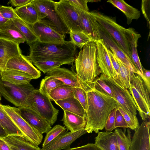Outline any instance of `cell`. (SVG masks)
I'll list each match as a JSON object with an SVG mask.
<instances>
[{
  "instance_id": "1",
  "label": "cell",
  "mask_w": 150,
  "mask_h": 150,
  "mask_svg": "<svg viewBox=\"0 0 150 150\" xmlns=\"http://www.w3.org/2000/svg\"><path fill=\"white\" fill-rule=\"evenodd\" d=\"M87 123L85 128L87 133H98L103 129L111 111L118 104L114 98L93 88L87 92Z\"/></svg>"
},
{
  "instance_id": "2",
  "label": "cell",
  "mask_w": 150,
  "mask_h": 150,
  "mask_svg": "<svg viewBox=\"0 0 150 150\" xmlns=\"http://www.w3.org/2000/svg\"><path fill=\"white\" fill-rule=\"evenodd\" d=\"M32 62L45 60L63 62L73 65L77 55V48L70 41L61 43H44L38 40L29 45Z\"/></svg>"
},
{
  "instance_id": "3",
  "label": "cell",
  "mask_w": 150,
  "mask_h": 150,
  "mask_svg": "<svg viewBox=\"0 0 150 150\" xmlns=\"http://www.w3.org/2000/svg\"><path fill=\"white\" fill-rule=\"evenodd\" d=\"M97 50L96 42L91 41L80 49L74 61L77 76L84 82L92 85L100 73L96 59Z\"/></svg>"
},
{
  "instance_id": "4",
  "label": "cell",
  "mask_w": 150,
  "mask_h": 150,
  "mask_svg": "<svg viewBox=\"0 0 150 150\" xmlns=\"http://www.w3.org/2000/svg\"><path fill=\"white\" fill-rule=\"evenodd\" d=\"M37 9L39 21L61 35L65 36L69 30L57 13L55 3L51 0H33Z\"/></svg>"
},
{
  "instance_id": "5",
  "label": "cell",
  "mask_w": 150,
  "mask_h": 150,
  "mask_svg": "<svg viewBox=\"0 0 150 150\" xmlns=\"http://www.w3.org/2000/svg\"><path fill=\"white\" fill-rule=\"evenodd\" d=\"M142 120L150 118V93L142 78L134 73L128 88Z\"/></svg>"
},
{
  "instance_id": "6",
  "label": "cell",
  "mask_w": 150,
  "mask_h": 150,
  "mask_svg": "<svg viewBox=\"0 0 150 150\" xmlns=\"http://www.w3.org/2000/svg\"><path fill=\"white\" fill-rule=\"evenodd\" d=\"M36 89L30 83L17 85L3 81L0 75V95L18 108L25 107L28 99Z\"/></svg>"
},
{
  "instance_id": "7",
  "label": "cell",
  "mask_w": 150,
  "mask_h": 150,
  "mask_svg": "<svg viewBox=\"0 0 150 150\" xmlns=\"http://www.w3.org/2000/svg\"><path fill=\"white\" fill-rule=\"evenodd\" d=\"M24 108L33 110L51 126L57 119L59 110L54 107L48 96L37 89L28 99Z\"/></svg>"
},
{
  "instance_id": "8",
  "label": "cell",
  "mask_w": 150,
  "mask_h": 150,
  "mask_svg": "<svg viewBox=\"0 0 150 150\" xmlns=\"http://www.w3.org/2000/svg\"><path fill=\"white\" fill-rule=\"evenodd\" d=\"M91 13L96 18L100 26L112 37L132 61L129 44L124 33L125 28L110 17L99 12Z\"/></svg>"
},
{
  "instance_id": "9",
  "label": "cell",
  "mask_w": 150,
  "mask_h": 150,
  "mask_svg": "<svg viewBox=\"0 0 150 150\" xmlns=\"http://www.w3.org/2000/svg\"><path fill=\"white\" fill-rule=\"evenodd\" d=\"M0 106L28 141L37 146L41 143L43 139L42 134L30 125L22 117L18 108L1 104Z\"/></svg>"
},
{
  "instance_id": "10",
  "label": "cell",
  "mask_w": 150,
  "mask_h": 150,
  "mask_svg": "<svg viewBox=\"0 0 150 150\" xmlns=\"http://www.w3.org/2000/svg\"><path fill=\"white\" fill-rule=\"evenodd\" d=\"M55 8L69 31H82L81 19L78 8L68 0L55 2Z\"/></svg>"
},
{
  "instance_id": "11",
  "label": "cell",
  "mask_w": 150,
  "mask_h": 150,
  "mask_svg": "<svg viewBox=\"0 0 150 150\" xmlns=\"http://www.w3.org/2000/svg\"><path fill=\"white\" fill-rule=\"evenodd\" d=\"M101 75L111 88L118 106L121 107L128 114L136 116L137 106L128 89L115 79L108 78L102 74Z\"/></svg>"
},
{
  "instance_id": "12",
  "label": "cell",
  "mask_w": 150,
  "mask_h": 150,
  "mask_svg": "<svg viewBox=\"0 0 150 150\" xmlns=\"http://www.w3.org/2000/svg\"><path fill=\"white\" fill-rule=\"evenodd\" d=\"M47 74L61 80L66 85L81 88L87 92L93 88V85L81 80L75 72L65 68H57L47 73Z\"/></svg>"
},
{
  "instance_id": "13",
  "label": "cell",
  "mask_w": 150,
  "mask_h": 150,
  "mask_svg": "<svg viewBox=\"0 0 150 150\" xmlns=\"http://www.w3.org/2000/svg\"><path fill=\"white\" fill-rule=\"evenodd\" d=\"M96 59L101 74L106 77L114 79L117 75L112 66L109 54L108 48L102 39L96 41Z\"/></svg>"
},
{
  "instance_id": "14",
  "label": "cell",
  "mask_w": 150,
  "mask_h": 150,
  "mask_svg": "<svg viewBox=\"0 0 150 150\" xmlns=\"http://www.w3.org/2000/svg\"><path fill=\"white\" fill-rule=\"evenodd\" d=\"M101 39L103 40L107 48L128 68L134 73L141 74L129 57L124 52L112 37L99 25Z\"/></svg>"
},
{
  "instance_id": "15",
  "label": "cell",
  "mask_w": 150,
  "mask_h": 150,
  "mask_svg": "<svg viewBox=\"0 0 150 150\" xmlns=\"http://www.w3.org/2000/svg\"><path fill=\"white\" fill-rule=\"evenodd\" d=\"M148 119L144 120L135 131L129 150H150V122Z\"/></svg>"
},
{
  "instance_id": "16",
  "label": "cell",
  "mask_w": 150,
  "mask_h": 150,
  "mask_svg": "<svg viewBox=\"0 0 150 150\" xmlns=\"http://www.w3.org/2000/svg\"><path fill=\"white\" fill-rule=\"evenodd\" d=\"M87 133L85 129L75 132H65L59 135L48 144L42 147L41 150H62L70 147L76 140Z\"/></svg>"
},
{
  "instance_id": "17",
  "label": "cell",
  "mask_w": 150,
  "mask_h": 150,
  "mask_svg": "<svg viewBox=\"0 0 150 150\" xmlns=\"http://www.w3.org/2000/svg\"><path fill=\"white\" fill-rule=\"evenodd\" d=\"M38 40L44 43H61L65 41L62 35L44 24L38 21L30 25Z\"/></svg>"
},
{
  "instance_id": "18",
  "label": "cell",
  "mask_w": 150,
  "mask_h": 150,
  "mask_svg": "<svg viewBox=\"0 0 150 150\" xmlns=\"http://www.w3.org/2000/svg\"><path fill=\"white\" fill-rule=\"evenodd\" d=\"M5 69L19 71L31 75L34 79L39 78L41 72L33 65L27 57L22 54L10 59Z\"/></svg>"
},
{
  "instance_id": "19",
  "label": "cell",
  "mask_w": 150,
  "mask_h": 150,
  "mask_svg": "<svg viewBox=\"0 0 150 150\" xmlns=\"http://www.w3.org/2000/svg\"><path fill=\"white\" fill-rule=\"evenodd\" d=\"M78 8L81 19L82 31L90 37L94 41L101 39L98 24L95 17L91 12H86Z\"/></svg>"
},
{
  "instance_id": "20",
  "label": "cell",
  "mask_w": 150,
  "mask_h": 150,
  "mask_svg": "<svg viewBox=\"0 0 150 150\" xmlns=\"http://www.w3.org/2000/svg\"><path fill=\"white\" fill-rule=\"evenodd\" d=\"M18 108L22 117L42 134L47 133L52 128L45 120L33 110L28 108Z\"/></svg>"
},
{
  "instance_id": "21",
  "label": "cell",
  "mask_w": 150,
  "mask_h": 150,
  "mask_svg": "<svg viewBox=\"0 0 150 150\" xmlns=\"http://www.w3.org/2000/svg\"><path fill=\"white\" fill-rule=\"evenodd\" d=\"M21 54L19 45L0 38V71L10 59Z\"/></svg>"
},
{
  "instance_id": "22",
  "label": "cell",
  "mask_w": 150,
  "mask_h": 150,
  "mask_svg": "<svg viewBox=\"0 0 150 150\" xmlns=\"http://www.w3.org/2000/svg\"><path fill=\"white\" fill-rule=\"evenodd\" d=\"M124 33L129 44L132 61L142 76L143 67L139 59L137 48L138 41L141 37V35L132 28H125Z\"/></svg>"
},
{
  "instance_id": "23",
  "label": "cell",
  "mask_w": 150,
  "mask_h": 150,
  "mask_svg": "<svg viewBox=\"0 0 150 150\" xmlns=\"http://www.w3.org/2000/svg\"><path fill=\"white\" fill-rule=\"evenodd\" d=\"M0 38L18 45L26 42L25 38L12 20H8L0 29Z\"/></svg>"
},
{
  "instance_id": "24",
  "label": "cell",
  "mask_w": 150,
  "mask_h": 150,
  "mask_svg": "<svg viewBox=\"0 0 150 150\" xmlns=\"http://www.w3.org/2000/svg\"><path fill=\"white\" fill-rule=\"evenodd\" d=\"M95 138V144L100 150H119L115 131L99 132Z\"/></svg>"
},
{
  "instance_id": "25",
  "label": "cell",
  "mask_w": 150,
  "mask_h": 150,
  "mask_svg": "<svg viewBox=\"0 0 150 150\" xmlns=\"http://www.w3.org/2000/svg\"><path fill=\"white\" fill-rule=\"evenodd\" d=\"M2 79L14 84L30 83L34 79L30 75L25 72L14 69H5L0 71Z\"/></svg>"
},
{
  "instance_id": "26",
  "label": "cell",
  "mask_w": 150,
  "mask_h": 150,
  "mask_svg": "<svg viewBox=\"0 0 150 150\" xmlns=\"http://www.w3.org/2000/svg\"><path fill=\"white\" fill-rule=\"evenodd\" d=\"M32 2L14 9L19 18L30 25L39 21L38 11Z\"/></svg>"
},
{
  "instance_id": "27",
  "label": "cell",
  "mask_w": 150,
  "mask_h": 150,
  "mask_svg": "<svg viewBox=\"0 0 150 150\" xmlns=\"http://www.w3.org/2000/svg\"><path fill=\"white\" fill-rule=\"evenodd\" d=\"M3 138L10 150H41L38 146L31 143L23 136L10 135Z\"/></svg>"
},
{
  "instance_id": "28",
  "label": "cell",
  "mask_w": 150,
  "mask_h": 150,
  "mask_svg": "<svg viewBox=\"0 0 150 150\" xmlns=\"http://www.w3.org/2000/svg\"><path fill=\"white\" fill-rule=\"evenodd\" d=\"M62 121L65 127L71 132H75L85 129L87 120L84 117L64 110Z\"/></svg>"
},
{
  "instance_id": "29",
  "label": "cell",
  "mask_w": 150,
  "mask_h": 150,
  "mask_svg": "<svg viewBox=\"0 0 150 150\" xmlns=\"http://www.w3.org/2000/svg\"><path fill=\"white\" fill-rule=\"evenodd\" d=\"M64 110L75 114L87 120V114L79 102L75 98H68L54 101Z\"/></svg>"
},
{
  "instance_id": "30",
  "label": "cell",
  "mask_w": 150,
  "mask_h": 150,
  "mask_svg": "<svg viewBox=\"0 0 150 150\" xmlns=\"http://www.w3.org/2000/svg\"><path fill=\"white\" fill-rule=\"evenodd\" d=\"M107 2L112 4L122 12L127 19V23L130 24L133 20H137L140 16L139 11L123 0H109Z\"/></svg>"
},
{
  "instance_id": "31",
  "label": "cell",
  "mask_w": 150,
  "mask_h": 150,
  "mask_svg": "<svg viewBox=\"0 0 150 150\" xmlns=\"http://www.w3.org/2000/svg\"><path fill=\"white\" fill-rule=\"evenodd\" d=\"M49 96L50 100L54 101L74 98L73 87L64 84L52 90Z\"/></svg>"
},
{
  "instance_id": "32",
  "label": "cell",
  "mask_w": 150,
  "mask_h": 150,
  "mask_svg": "<svg viewBox=\"0 0 150 150\" xmlns=\"http://www.w3.org/2000/svg\"><path fill=\"white\" fill-rule=\"evenodd\" d=\"M120 67L119 74L115 79L125 88L128 89L134 74L114 54Z\"/></svg>"
},
{
  "instance_id": "33",
  "label": "cell",
  "mask_w": 150,
  "mask_h": 150,
  "mask_svg": "<svg viewBox=\"0 0 150 150\" xmlns=\"http://www.w3.org/2000/svg\"><path fill=\"white\" fill-rule=\"evenodd\" d=\"M0 123L8 135H17L24 137L20 130L0 106Z\"/></svg>"
},
{
  "instance_id": "34",
  "label": "cell",
  "mask_w": 150,
  "mask_h": 150,
  "mask_svg": "<svg viewBox=\"0 0 150 150\" xmlns=\"http://www.w3.org/2000/svg\"><path fill=\"white\" fill-rule=\"evenodd\" d=\"M15 25L19 29L26 39V42L29 45L38 40L30 25L19 18L13 20Z\"/></svg>"
},
{
  "instance_id": "35",
  "label": "cell",
  "mask_w": 150,
  "mask_h": 150,
  "mask_svg": "<svg viewBox=\"0 0 150 150\" xmlns=\"http://www.w3.org/2000/svg\"><path fill=\"white\" fill-rule=\"evenodd\" d=\"M115 130L119 150H129L132 142L130 130L127 129L126 132L125 130L123 131L118 128Z\"/></svg>"
},
{
  "instance_id": "36",
  "label": "cell",
  "mask_w": 150,
  "mask_h": 150,
  "mask_svg": "<svg viewBox=\"0 0 150 150\" xmlns=\"http://www.w3.org/2000/svg\"><path fill=\"white\" fill-rule=\"evenodd\" d=\"M64 84L62 81L58 79L51 76H47L41 81L39 89L49 96L52 90Z\"/></svg>"
},
{
  "instance_id": "37",
  "label": "cell",
  "mask_w": 150,
  "mask_h": 150,
  "mask_svg": "<svg viewBox=\"0 0 150 150\" xmlns=\"http://www.w3.org/2000/svg\"><path fill=\"white\" fill-rule=\"evenodd\" d=\"M70 41L76 46L80 49L93 40L82 31H69Z\"/></svg>"
},
{
  "instance_id": "38",
  "label": "cell",
  "mask_w": 150,
  "mask_h": 150,
  "mask_svg": "<svg viewBox=\"0 0 150 150\" xmlns=\"http://www.w3.org/2000/svg\"><path fill=\"white\" fill-rule=\"evenodd\" d=\"M33 64L44 73H47L54 69L60 67L65 63L51 60H45L35 62Z\"/></svg>"
},
{
  "instance_id": "39",
  "label": "cell",
  "mask_w": 150,
  "mask_h": 150,
  "mask_svg": "<svg viewBox=\"0 0 150 150\" xmlns=\"http://www.w3.org/2000/svg\"><path fill=\"white\" fill-rule=\"evenodd\" d=\"M93 88L107 96L114 98L112 91L101 75L92 82Z\"/></svg>"
},
{
  "instance_id": "40",
  "label": "cell",
  "mask_w": 150,
  "mask_h": 150,
  "mask_svg": "<svg viewBox=\"0 0 150 150\" xmlns=\"http://www.w3.org/2000/svg\"><path fill=\"white\" fill-rule=\"evenodd\" d=\"M66 129V128L65 127L60 125H57L54 126L46 133L42 144V147L46 146L59 135L65 132Z\"/></svg>"
},
{
  "instance_id": "41",
  "label": "cell",
  "mask_w": 150,
  "mask_h": 150,
  "mask_svg": "<svg viewBox=\"0 0 150 150\" xmlns=\"http://www.w3.org/2000/svg\"><path fill=\"white\" fill-rule=\"evenodd\" d=\"M117 108L125 120L127 125L128 128L134 131H136L139 126L136 116H132L128 114L120 107L118 106Z\"/></svg>"
},
{
  "instance_id": "42",
  "label": "cell",
  "mask_w": 150,
  "mask_h": 150,
  "mask_svg": "<svg viewBox=\"0 0 150 150\" xmlns=\"http://www.w3.org/2000/svg\"><path fill=\"white\" fill-rule=\"evenodd\" d=\"M74 98L81 103L86 112L87 106V92L79 88H73Z\"/></svg>"
},
{
  "instance_id": "43",
  "label": "cell",
  "mask_w": 150,
  "mask_h": 150,
  "mask_svg": "<svg viewBox=\"0 0 150 150\" xmlns=\"http://www.w3.org/2000/svg\"><path fill=\"white\" fill-rule=\"evenodd\" d=\"M0 12L4 18L8 20H13L19 18L14 9L11 6H1Z\"/></svg>"
},
{
  "instance_id": "44",
  "label": "cell",
  "mask_w": 150,
  "mask_h": 150,
  "mask_svg": "<svg viewBox=\"0 0 150 150\" xmlns=\"http://www.w3.org/2000/svg\"><path fill=\"white\" fill-rule=\"evenodd\" d=\"M141 10L144 17L147 21V25L150 27V0H143L142 1Z\"/></svg>"
},
{
  "instance_id": "45",
  "label": "cell",
  "mask_w": 150,
  "mask_h": 150,
  "mask_svg": "<svg viewBox=\"0 0 150 150\" xmlns=\"http://www.w3.org/2000/svg\"><path fill=\"white\" fill-rule=\"evenodd\" d=\"M117 108L113 109L108 117L104 127L106 131L111 132L115 129L114 124L115 113Z\"/></svg>"
},
{
  "instance_id": "46",
  "label": "cell",
  "mask_w": 150,
  "mask_h": 150,
  "mask_svg": "<svg viewBox=\"0 0 150 150\" xmlns=\"http://www.w3.org/2000/svg\"><path fill=\"white\" fill-rule=\"evenodd\" d=\"M114 127L115 129L121 127L128 128L125 120L117 108L116 111Z\"/></svg>"
},
{
  "instance_id": "47",
  "label": "cell",
  "mask_w": 150,
  "mask_h": 150,
  "mask_svg": "<svg viewBox=\"0 0 150 150\" xmlns=\"http://www.w3.org/2000/svg\"><path fill=\"white\" fill-rule=\"evenodd\" d=\"M68 1L75 6L86 12H89L87 3L90 1L87 0H74Z\"/></svg>"
},
{
  "instance_id": "48",
  "label": "cell",
  "mask_w": 150,
  "mask_h": 150,
  "mask_svg": "<svg viewBox=\"0 0 150 150\" xmlns=\"http://www.w3.org/2000/svg\"><path fill=\"white\" fill-rule=\"evenodd\" d=\"M63 150H100L94 144L88 143L86 145L76 147L69 148Z\"/></svg>"
},
{
  "instance_id": "49",
  "label": "cell",
  "mask_w": 150,
  "mask_h": 150,
  "mask_svg": "<svg viewBox=\"0 0 150 150\" xmlns=\"http://www.w3.org/2000/svg\"><path fill=\"white\" fill-rule=\"evenodd\" d=\"M33 0H11L9 1L7 4H11V6L16 7H20L24 6L31 2Z\"/></svg>"
},
{
  "instance_id": "50",
  "label": "cell",
  "mask_w": 150,
  "mask_h": 150,
  "mask_svg": "<svg viewBox=\"0 0 150 150\" xmlns=\"http://www.w3.org/2000/svg\"><path fill=\"white\" fill-rule=\"evenodd\" d=\"M108 51L112 64L117 74V77L119 74L120 67L113 53L108 48Z\"/></svg>"
},
{
  "instance_id": "51",
  "label": "cell",
  "mask_w": 150,
  "mask_h": 150,
  "mask_svg": "<svg viewBox=\"0 0 150 150\" xmlns=\"http://www.w3.org/2000/svg\"><path fill=\"white\" fill-rule=\"evenodd\" d=\"M143 79L145 83L150 91V71L146 70L143 67L142 74L141 77Z\"/></svg>"
},
{
  "instance_id": "52",
  "label": "cell",
  "mask_w": 150,
  "mask_h": 150,
  "mask_svg": "<svg viewBox=\"0 0 150 150\" xmlns=\"http://www.w3.org/2000/svg\"><path fill=\"white\" fill-rule=\"evenodd\" d=\"M0 150H10L9 147L3 138L0 137Z\"/></svg>"
},
{
  "instance_id": "53",
  "label": "cell",
  "mask_w": 150,
  "mask_h": 150,
  "mask_svg": "<svg viewBox=\"0 0 150 150\" xmlns=\"http://www.w3.org/2000/svg\"><path fill=\"white\" fill-rule=\"evenodd\" d=\"M1 6V5L0 4V8ZM8 20L3 17L0 12V29Z\"/></svg>"
},
{
  "instance_id": "54",
  "label": "cell",
  "mask_w": 150,
  "mask_h": 150,
  "mask_svg": "<svg viewBox=\"0 0 150 150\" xmlns=\"http://www.w3.org/2000/svg\"><path fill=\"white\" fill-rule=\"evenodd\" d=\"M7 135L5 130L2 127L0 126V137L4 138Z\"/></svg>"
},
{
  "instance_id": "55",
  "label": "cell",
  "mask_w": 150,
  "mask_h": 150,
  "mask_svg": "<svg viewBox=\"0 0 150 150\" xmlns=\"http://www.w3.org/2000/svg\"><path fill=\"white\" fill-rule=\"evenodd\" d=\"M1 95H0V104H1V102H0V101H1Z\"/></svg>"
},
{
  "instance_id": "56",
  "label": "cell",
  "mask_w": 150,
  "mask_h": 150,
  "mask_svg": "<svg viewBox=\"0 0 150 150\" xmlns=\"http://www.w3.org/2000/svg\"><path fill=\"white\" fill-rule=\"evenodd\" d=\"M0 126H1V127H2V126H1V125L0 123Z\"/></svg>"
}]
</instances>
